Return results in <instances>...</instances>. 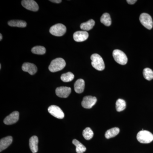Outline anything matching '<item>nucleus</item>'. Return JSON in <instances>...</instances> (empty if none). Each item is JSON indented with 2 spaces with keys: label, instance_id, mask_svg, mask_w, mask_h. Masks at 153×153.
I'll return each instance as SVG.
<instances>
[{
  "label": "nucleus",
  "instance_id": "f257e3e1",
  "mask_svg": "<svg viewBox=\"0 0 153 153\" xmlns=\"http://www.w3.org/2000/svg\"><path fill=\"white\" fill-rule=\"evenodd\" d=\"M66 65V62L64 59L62 58H57L52 60L49 66V69L51 72H57L62 70Z\"/></svg>",
  "mask_w": 153,
  "mask_h": 153
},
{
  "label": "nucleus",
  "instance_id": "f03ea898",
  "mask_svg": "<svg viewBox=\"0 0 153 153\" xmlns=\"http://www.w3.org/2000/svg\"><path fill=\"white\" fill-rule=\"evenodd\" d=\"M91 65L92 66L98 71H102L105 68L104 61L102 57L97 54H94L91 56Z\"/></svg>",
  "mask_w": 153,
  "mask_h": 153
},
{
  "label": "nucleus",
  "instance_id": "7ed1b4c3",
  "mask_svg": "<svg viewBox=\"0 0 153 153\" xmlns=\"http://www.w3.org/2000/svg\"><path fill=\"white\" fill-rule=\"evenodd\" d=\"M137 138V140L142 143H149L153 140V135L148 131H141L138 133Z\"/></svg>",
  "mask_w": 153,
  "mask_h": 153
},
{
  "label": "nucleus",
  "instance_id": "20e7f679",
  "mask_svg": "<svg viewBox=\"0 0 153 153\" xmlns=\"http://www.w3.org/2000/svg\"><path fill=\"white\" fill-rule=\"evenodd\" d=\"M66 32V26L61 24H57L53 25L49 30V32L52 35L58 37L63 36Z\"/></svg>",
  "mask_w": 153,
  "mask_h": 153
},
{
  "label": "nucleus",
  "instance_id": "39448f33",
  "mask_svg": "<svg viewBox=\"0 0 153 153\" xmlns=\"http://www.w3.org/2000/svg\"><path fill=\"white\" fill-rule=\"evenodd\" d=\"M113 56L116 62L121 65H126L127 63L128 58L123 51L115 49L113 52Z\"/></svg>",
  "mask_w": 153,
  "mask_h": 153
},
{
  "label": "nucleus",
  "instance_id": "423d86ee",
  "mask_svg": "<svg viewBox=\"0 0 153 153\" xmlns=\"http://www.w3.org/2000/svg\"><path fill=\"white\" fill-rule=\"evenodd\" d=\"M140 21L142 24L148 30H151L153 28V22L152 17L149 14L143 13L140 17Z\"/></svg>",
  "mask_w": 153,
  "mask_h": 153
},
{
  "label": "nucleus",
  "instance_id": "0eeeda50",
  "mask_svg": "<svg viewBox=\"0 0 153 153\" xmlns=\"http://www.w3.org/2000/svg\"><path fill=\"white\" fill-rule=\"evenodd\" d=\"M48 111L50 114L57 118L61 119L64 117V114L63 111L57 105H51L48 108Z\"/></svg>",
  "mask_w": 153,
  "mask_h": 153
},
{
  "label": "nucleus",
  "instance_id": "6e6552de",
  "mask_svg": "<svg viewBox=\"0 0 153 153\" xmlns=\"http://www.w3.org/2000/svg\"><path fill=\"white\" fill-rule=\"evenodd\" d=\"M97 99L95 97L87 96L83 97L82 102V106L85 108H91L96 103Z\"/></svg>",
  "mask_w": 153,
  "mask_h": 153
},
{
  "label": "nucleus",
  "instance_id": "1a4fd4ad",
  "mask_svg": "<svg viewBox=\"0 0 153 153\" xmlns=\"http://www.w3.org/2000/svg\"><path fill=\"white\" fill-rule=\"evenodd\" d=\"M22 4L25 8L29 10L36 12L39 10L38 4L33 0H23Z\"/></svg>",
  "mask_w": 153,
  "mask_h": 153
},
{
  "label": "nucleus",
  "instance_id": "9d476101",
  "mask_svg": "<svg viewBox=\"0 0 153 153\" xmlns=\"http://www.w3.org/2000/svg\"><path fill=\"white\" fill-rule=\"evenodd\" d=\"M56 95L61 98H66L71 92V88L66 86L57 87L55 91Z\"/></svg>",
  "mask_w": 153,
  "mask_h": 153
},
{
  "label": "nucleus",
  "instance_id": "9b49d317",
  "mask_svg": "<svg viewBox=\"0 0 153 153\" xmlns=\"http://www.w3.org/2000/svg\"><path fill=\"white\" fill-rule=\"evenodd\" d=\"M19 113L18 111H15L7 117L4 120V123L6 125H12L16 123L19 120Z\"/></svg>",
  "mask_w": 153,
  "mask_h": 153
},
{
  "label": "nucleus",
  "instance_id": "f8f14e48",
  "mask_svg": "<svg viewBox=\"0 0 153 153\" xmlns=\"http://www.w3.org/2000/svg\"><path fill=\"white\" fill-rule=\"evenodd\" d=\"M88 37V34L86 31H77L74 33L73 38L76 42H81L87 40Z\"/></svg>",
  "mask_w": 153,
  "mask_h": 153
},
{
  "label": "nucleus",
  "instance_id": "ddd939ff",
  "mask_svg": "<svg viewBox=\"0 0 153 153\" xmlns=\"http://www.w3.org/2000/svg\"><path fill=\"white\" fill-rule=\"evenodd\" d=\"M22 69L24 71L27 72L31 75H34L37 72L38 68L34 64L30 63H25L23 64Z\"/></svg>",
  "mask_w": 153,
  "mask_h": 153
},
{
  "label": "nucleus",
  "instance_id": "4468645a",
  "mask_svg": "<svg viewBox=\"0 0 153 153\" xmlns=\"http://www.w3.org/2000/svg\"><path fill=\"white\" fill-rule=\"evenodd\" d=\"M13 142V137L7 136L1 139L0 141V152L7 149Z\"/></svg>",
  "mask_w": 153,
  "mask_h": 153
},
{
  "label": "nucleus",
  "instance_id": "2eb2a0df",
  "mask_svg": "<svg viewBox=\"0 0 153 153\" xmlns=\"http://www.w3.org/2000/svg\"><path fill=\"white\" fill-rule=\"evenodd\" d=\"M38 137L36 136L31 137L29 141L30 150L33 153H36L38 151Z\"/></svg>",
  "mask_w": 153,
  "mask_h": 153
},
{
  "label": "nucleus",
  "instance_id": "dca6fc26",
  "mask_svg": "<svg viewBox=\"0 0 153 153\" xmlns=\"http://www.w3.org/2000/svg\"><path fill=\"white\" fill-rule=\"evenodd\" d=\"M85 88V81L83 79H77L74 84V89L75 92L78 94L82 93Z\"/></svg>",
  "mask_w": 153,
  "mask_h": 153
},
{
  "label": "nucleus",
  "instance_id": "f3484780",
  "mask_svg": "<svg viewBox=\"0 0 153 153\" xmlns=\"http://www.w3.org/2000/svg\"><path fill=\"white\" fill-rule=\"evenodd\" d=\"M9 26L12 27L24 28L27 27V23L22 20H11L8 22Z\"/></svg>",
  "mask_w": 153,
  "mask_h": 153
},
{
  "label": "nucleus",
  "instance_id": "a211bd4d",
  "mask_svg": "<svg viewBox=\"0 0 153 153\" xmlns=\"http://www.w3.org/2000/svg\"><path fill=\"white\" fill-rule=\"evenodd\" d=\"M95 25V22L93 19H90L88 22L82 23L80 25V28L83 31H89L93 28Z\"/></svg>",
  "mask_w": 153,
  "mask_h": 153
},
{
  "label": "nucleus",
  "instance_id": "6ab92c4d",
  "mask_svg": "<svg viewBox=\"0 0 153 153\" xmlns=\"http://www.w3.org/2000/svg\"><path fill=\"white\" fill-rule=\"evenodd\" d=\"M119 128L117 127L113 128L110 129L107 131L105 136L107 139L111 138L116 136L119 133Z\"/></svg>",
  "mask_w": 153,
  "mask_h": 153
},
{
  "label": "nucleus",
  "instance_id": "aec40b11",
  "mask_svg": "<svg viewBox=\"0 0 153 153\" xmlns=\"http://www.w3.org/2000/svg\"><path fill=\"white\" fill-rule=\"evenodd\" d=\"M72 143L76 146V152L77 153H83L85 152L86 148L80 142L76 139L72 141Z\"/></svg>",
  "mask_w": 153,
  "mask_h": 153
},
{
  "label": "nucleus",
  "instance_id": "412c9836",
  "mask_svg": "<svg viewBox=\"0 0 153 153\" xmlns=\"http://www.w3.org/2000/svg\"><path fill=\"white\" fill-rule=\"evenodd\" d=\"M100 22L107 27L110 26L111 24V20L109 14L108 13L103 14L100 18Z\"/></svg>",
  "mask_w": 153,
  "mask_h": 153
},
{
  "label": "nucleus",
  "instance_id": "4be33fe9",
  "mask_svg": "<svg viewBox=\"0 0 153 153\" xmlns=\"http://www.w3.org/2000/svg\"><path fill=\"white\" fill-rule=\"evenodd\" d=\"M126 108L125 101L122 99H119L116 102V109L118 112L123 111Z\"/></svg>",
  "mask_w": 153,
  "mask_h": 153
},
{
  "label": "nucleus",
  "instance_id": "5701e85b",
  "mask_svg": "<svg viewBox=\"0 0 153 153\" xmlns=\"http://www.w3.org/2000/svg\"><path fill=\"white\" fill-rule=\"evenodd\" d=\"M74 76L73 73L71 72H68L62 74L60 78L63 82H68L72 81L74 79Z\"/></svg>",
  "mask_w": 153,
  "mask_h": 153
},
{
  "label": "nucleus",
  "instance_id": "b1692460",
  "mask_svg": "<svg viewBox=\"0 0 153 153\" xmlns=\"http://www.w3.org/2000/svg\"><path fill=\"white\" fill-rule=\"evenodd\" d=\"M32 52L37 55H44L46 52V48L42 46H36L32 48Z\"/></svg>",
  "mask_w": 153,
  "mask_h": 153
},
{
  "label": "nucleus",
  "instance_id": "393cba45",
  "mask_svg": "<svg viewBox=\"0 0 153 153\" xmlns=\"http://www.w3.org/2000/svg\"><path fill=\"white\" fill-rule=\"evenodd\" d=\"M82 135L85 140H90L93 137L94 133L90 128L87 127L82 132Z\"/></svg>",
  "mask_w": 153,
  "mask_h": 153
},
{
  "label": "nucleus",
  "instance_id": "a878e982",
  "mask_svg": "<svg viewBox=\"0 0 153 153\" xmlns=\"http://www.w3.org/2000/svg\"><path fill=\"white\" fill-rule=\"evenodd\" d=\"M144 77L148 80H151L153 79V71L151 68H146L143 71Z\"/></svg>",
  "mask_w": 153,
  "mask_h": 153
},
{
  "label": "nucleus",
  "instance_id": "bb28decb",
  "mask_svg": "<svg viewBox=\"0 0 153 153\" xmlns=\"http://www.w3.org/2000/svg\"><path fill=\"white\" fill-rule=\"evenodd\" d=\"M126 1L129 4H134L137 1V0H127Z\"/></svg>",
  "mask_w": 153,
  "mask_h": 153
},
{
  "label": "nucleus",
  "instance_id": "cd10ccee",
  "mask_svg": "<svg viewBox=\"0 0 153 153\" xmlns=\"http://www.w3.org/2000/svg\"><path fill=\"white\" fill-rule=\"evenodd\" d=\"M50 1L58 4V3H61L62 2V1L61 0H50Z\"/></svg>",
  "mask_w": 153,
  "mask_h": 153
},
{
  "label": "nucleus",
  "instance_id": "c85d7f7f",
  "mask_svg": "<svg viewBox=\"0 0 153 153\" xmlns=\"http://www.w3.org/2000/svg\"><path fill=\"white\" fill-rule=\"evenodd\" d=\"M0 37H1V38H0V41H1L2 39V36L1 34H0Z\"/></svg>",
  "mask_w": 153,
  "mask_h": 153
},
{
  "label": "nucleus",
  "instance_id": "c756f323",
  "mask_svg": "<svg viewBox=\"0 0 153 153\" xmlns=\"http://www.w3.org/2000/svg\"><path fill=\"white\" fill-rule=\"evenodd\" d=\"M1 64L0 65V68L1 69Z\"/></svg>",
  "mask_w": 153,
  "mask_h": 153
}]
</instances>
